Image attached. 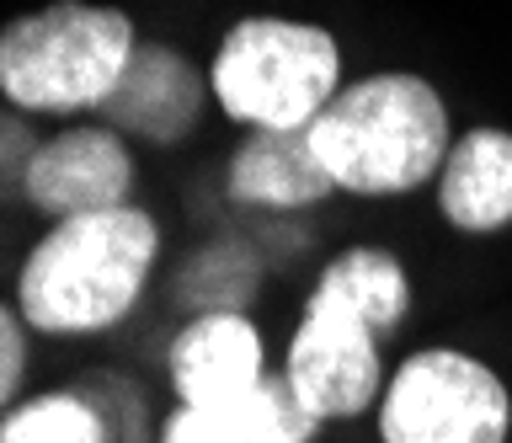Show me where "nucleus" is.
Segmentation results:
<instances>
[{
  "label": "nucleus",
  "mask_w": 512,
  "mask_h": 443,
  "mask_svg": "<svg viewBox=\"0 0 512 443\" xmlns=\"http://www.w3.org/2000/svg\"><path fill=\"white\" fill-rule=\"evenodd\" d=\"M411 310V278L395 251L384 246H352L326 273L315 278L304 315L288 337V385L320 422L363 417L384 395L379 342L406 321Z\"/></svg>",
  "instance_id": "nucleus-1"
},
{
  "label": "nucleus",
  "mask_w": 512,
  "mask_h": 443,
  "mask_svg": "<svg viewBox=\"0 0 512 443\" xmlns=\"http://www.w3.org/2000/svg\"><path fill=\"white\" fill-rule=\"evenodd\" d=\"M160 230L144 209H102L59 219L27 251L16 310L43 337H86L118 326L139 305L155 267Z\"/></svg>",
  "instance_id": "nucleus-2"
},
{
  "label": "nucleus",
  "mask_w": 512,
  "mask_h": 443,
  "mask_svg": "<svg viewBox=\"0 0 512 443\" xmlns=\"http://www.w3.org/2000/svg\"><path fill=\"white\" fill-rule=\"evenodd\" d=\"M310 145L342 193L395 198L438 177L454 150V134H448V107L432 81L384 70L336 91L331 107L310 123Z\"/></svg>",
  "instance_id": "nucleus-3"
},
{
  "label": "nucleus",
  "mask_w": 512,
  "mask_h": 443,
  "mask_svg": "<svg viewBox=\"0 0 512 443\" xmlns=\"http://www.w3.org/2000/svg\"><path fill=\"white\" fill-rule=\"evenodd\" d=\"M134 49L128 11L59 0L0 27V91L27 113H96L123 81Z\"/></svg>",
  "instance_id": "nucleus-4"
},
{
  "label": "nucleus",
  "mask_w": 512,
  "mask_h": 443,
  "mask_svg": "<svg viewBox=\"0 0 512 443\" xmlns=\"http://www.w3.org/2000/svg\"><path fill=\"white\" fill-rule=\"evenodd\" d=\"M208 86L246 134L310 129L342 91V49L315 22L246 17L224 33Z\"/></svg>",
  "instance_id": "nucleus-5"
},
{
  "label": "nucleus",
  "mask_w": 512,
  "mask_h": 443,
  "mask_svg": "<svg viewBox=\"0 0 512 443\" xmlns=\"http://www.w3.org/2000/svg\"><path fill=\"white\" fill-rule=\"evenodd\" d=\"M384 443H507V379L459 347H422L390 374L379 395Z\"/></svg>",
  "instance_id": "nucleus-6"
},
{
  "label": "nucleus",
  "mask_w": 512,
  "mask_h": 443,
  "mask_svg": "<svg viewBox=\"0 0 512 443\" xmlns=\"http://www.w3.org/2000/svg\"><path fill=\"white\" fill-rule=\"evenodd\" d=\"M134 193V155L123 150V134L102 123H80V129L54 134L32 155L22 203L54 219L75 214H102V209H128Z\"/></svg>",
  "instance_id": "nucleus-7"
},
{
  "label": "nucleus",
  "mask_w": 512,
  "mask_h": 443,
  "mask_svg": "<svg viewBox=\"0 0 512 443\" xmlns=\"http://www.w3.org/2000/svg\"><path fill=\"white\" fill-rule=\"evenodd\" d=\"M203 97L208 81L192 70V59H182L166 43H139L123 81L96 107V123L112 134H139L150 145H176L198 129Z\"/></svg>",
  "instance_id": "nucleus-8"
},
{
  "label": "nucleus",
  "mask_w": 512,
  "mask_h": 443,
  "mask_svg": "<svg viewBox=\"0 0 512 443\" xmlns=\"http://www.w3.org/2000/svg\"><path fill=\"white\" fill-rule=\"evenodd\" d=\"M171 385L176 401L203 411L251 395L267 379L262 358V331H256L240 310H208L192 326H182V337L171 342Z\"/></svg>",
  "instance_id": "nucleus-9"
},
{
  "label": "nucleus",
  "mask_w": 512,
  "mask_h": 443,
  "mask_svg": "<svg viewBox=\"0 0 512 443\" xmlns=\"http://www.w3.org/2000/svg\"><path fill=\"white\" fill-rule=\"evenodd\" d=\"M320 433V417L299 401V390L288 385V374H267L262 385L240 401L224 406H176L160 443H310Z\"/></svg>",
  "instance_id": "nucleus-10"
},
{
  "label": "nucleus",
  "mask_w": 512,
  "mask_h": 443,
  "mask_svg": "<svg viewBox=\"0 0 512 443\" xmlns=\"http://www.w3.org/2000/svg\"><path fill=\"white\" fill-rule=\"evenodd\" d=\"M438 209L464 235H491L512 225V134L464 129L438 171Z\"/></svg>",
  "instance_id": "nucleus-11"
},
{
  "label": "nucleus",
  "mask_w": 512,
  "mask_h": 443,
  "mask_svg": "<svg viewBox=\"0 0 512 443\" xmlns=\"http://www.w3.org/2000/svg\"><path fill=\"white\" fill-rule=\"evenodd\" d=\"M310 129H256L230 155V198L251 209H304L331 193Z\"/></svg>",
  "instance_id": "nucleus-12"
},
{
  "label": "nucleus",
  "mask_w": 512,
  "mask_h": 443,
  "mask_svg": "<svg viewBox=\"0 0 512 443\" xmlns=\"http://www.w3.org/2000/svg\"><path fill=\"white\" fill-rule=\"evenodd\" d=\"M0 443H112L107 417L91 395L54 390L0 417Z\"/></svg>",
  "instance_id": "nucleus-13"
},
{
  "label": "nucleus",
  "mask_w": 512,
  "mask_h": 443,
  "mask_svg": "<svg viewBox=\"0 0 512 443\" xmlns=\"http://www.w3.org/2000/svg\"><path fill=\"white\" fill-rule=\"evenodd\" d=\"M22 374H27V331L6 305H0V411H6V401L16 395V385H22Z\"/></svg>",
  "instance_id": "nucleus-14"
}]
</instances>
